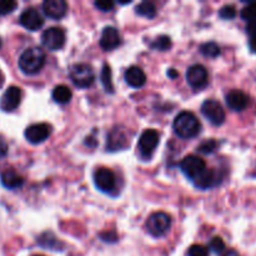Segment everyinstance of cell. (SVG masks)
Returning <instances> with one entry per match:
<instances>
[{"label":"cell","instance_id":"obj_1","mask_svg":"<svg viewBox=\"0 0 256 256\" xmlns=\"http://www.w3.org/2000/svg\"><path fill=\"white\" fill-rule=\"evenodd\" d=\"M175 134L182 139H192L200 132V122L192 112H182L172 122Z\"/></svg>","mask_w":256,"mask_h":256},{"label":"cell","instance_id":"obj_2","mask_svg":"<svg viewBox=\"0 0 256 256\" xmlns=\"http://www.w3.org/2000/svg\"><path fill=\"white\" fill-rule=\"evenodd\" d=\"M45 64V52L38 46L28 48L19 58V68L24 74L34 75L42 69Z\"/></svg>","mask_w":256,"mask_h":256},{"label":"cell","instance_id":"obj_3","mask_svg":"<svg viewBox=\"0 0 256 256\" xmlns=\"http://www.w3.org/2000/svg\"><path fill=\"white\" fill-rule=\"evenodd\" d=\"M70 79L75 86L80 89H86L92 86L95 80L94 72L88 64H75L70 69Z\"/></svg>","mask_w":256,"mask_h":256},{"label":"cell","instance_id":"obj_4","mask_svg":"<svg viewBox=\"0 0 256 256\" xmlns=\"http://www.w3.org/2000/svg\"><path fill=\"white\" fill-rule=\"evenodd\" d=\"M170 226H172V219L166 212H154L150 215L146 220V229L152 236L159 238L162 236L169 232Z\"/></svg>","mask_w":256,"mask_h":256},{"label":"cell","instance_id":"obj_5","mask_svg":"<svg viewBox=\"0 0 256 256\" xmlns=\"http://www.w3.org/2000/svg\"><path fill=\"white\" fill-rule=\"evenodd\" d=\"M65 32L62 28L52 26L44 30L42 34V42L48 50L50 52H56L60 50L65 44Z\"/></svg>","mask_w":256,"mask_h":256},{"label":"cell","instance_id":"obj_6","mask_svg":"<svg viewBox=\"0 0 256 256\" xmlns=\"http://www.w3.org/2000/svg\"><path fill=\"white\" fill-rule=\"evenodd\" d=\"M158 144H159V134L156 130L148 129L140 135L139 142H138V148H139L140 155L145 159L152 156L154 150L156 149Z\"/></svg>","mask_w":256,"mask_h":256},{"label":"cell","instance_id":"obj_7","mask_svg":"<svg viewBox=\"0 0 256 256\" xmlns=\"http://www.w3.org/2000/svg\"><path fill=\"white\" fill-rule=\"evenodd\" d=\"M202 112L214 125H222L225 122V112L216 100H205L202 105Z\"/></svg>","mask_w":256,"mask_h":256},{"label":"cell","instance_id":"obj_8","mask_svg":"<svg viewBox=\"0 0 256 256\" xmlns=\"http://www.w3.org/2000/svg\"><path fill=\"white\" fill-rule=\"evenodd\" d=\"M180 169L188 178L194 180L198 175H200L206 169V164L202 158L196 155H188L180 162Z\"/></svg>","mask_w":256,"mask_h":256},{"label":"cell","instance_id":"obj_9","mask_svg":"<svg viewBox=\"0 0 256 256\" xmlns=\"http://www.w3.org/2000/svg\"><path fill=\"white\" fill-rule=\"evenodd\" d=\"M186 80L189 85L194 89H202L208 85L209 82V74L205 66L200 64L192 65L186 72Z\"/></svg>","mask_w":256,"mask_h":256},{"label":"cell","instance_id":"obj_10","mask_svg":"<svg viewBox=\"0 0 256 256\" xmlns=\"http://www.w3.org/2000/svg\"><path fill=\"white\" fill-rule=\"evenodd\" d=\"M19 22L25 29L30 32H36L44 25V19L35 8H28L20 14Z\"/></svg>","mask_w":256,"mask_h":256},{"label":"cell","instance_id":"obj_11","mask_svg":"<svg viewBox=\"0 0 256 256\" xmlns=\"http://www.w3.org/2000/svg\"><path fill=\"white\" fill-rule=\"evenodd\" d=\"M52 134V129L48 124L40 122V124H32L25 130V139L32 144H40L44 142Z\"/></svg>","mask_w":256,"mask_h":256},{"label":"cell","instance_id":"obj_12","mask_svg":"<svg viewBox=\"0 0 256 256\" xmlns=\"http://www.w3.org/2000/svg\"><path fill=\"white\" fill-rule=\"evenodd\" d=\"M95 186L102 192H110L115 188V175L106 168H100L94 174Z\"/></svg>","mask_w":256,"mask_h":256},{"label":"cell","instance_id":"obj_13","mask_svg":"<svg viewBox=\"0 0 256 256\" xmlns=\"http://www.w3.org/2000/svg\"><path fill=\"white\" fill-rule=\"evenodd\" d=\"M22 102V89L18 86H9L0 99V109L2 112H12Z\"/></svg>","mask_w":256,"mask_h":256},{"label":"cell","instance_id":"obj_14","mask_svg":"<svg viewBox=\"0 0 256 256\" xmlns=\"http://www.w3.org/2000/svg\"><path fill=\"white\" fill-rule=\"evenodd\" d=\"M192 182H194L195 186L199 188V189H212V188L220 184L219 172H216L215 169H205L204 172L200 175H198Z\"/></svg>","mask_w":256,"mask_h":256},{"label":"cell","instance_id":"obj_15","mask_svg":"<svg viewBox=\"0 0 256 256\" xmlns=\"http://www.w3.org/2000/svg\"><path fill=\"white\" fill-rule=\"evenodd\" d=\"M66 10L68 4L64 0H46L42 2V12L50 19H62L66 14Z\"/></svg>","mask_w":256,"mask_h":256},{"label":"cell","instance_id":"obj_16","mask_svg":"<svg viewBox=\"0 0 256 256\" xmlns=\"http://www.w3.org/2000/svg\"><path fill=\"white\" fill-rule=\"evenodd\" d=\"M122 42L120 39V34L118 32L116 28L114 26H106L102 29V36H100V46L106 52L116 49Z\"/></svg>","mask_w":256,"mask_h":256},{"label":"cell","instance_id":"obj_17","mask_svg":"<svg viewBox=\"0 0 256 256\" xmlns=\"http://www.w3.org/2000/svg\"><path fill=\"white\" fill-rule=\"evenodd\" d=\"M228 106L234 112H242L249 105V96L240 90H232L225 96Z\"/></svg>","mask_w":256,"mask_h":256},{"label":"cell","instance_id":"obj_18","mask_svg":"<svg viewBox=\"0 0 256 256\" xmlns=\"http://www.w3.org/2000/svg\"><path fill=\"white\" fill-rule=\"evenodd\" d=\"M129 142H128L126 135L122 130H112L109 135H108L106 142V149L110 152H118V150H122L128 148Z\"/></svg>","mask_w":256,"mask_h":256},{"label":"cell","instance_id":"obj_19","mask_svg":"<svg viewBox=\"0 0 256 256\" xmlns=\"http://www.w3.org/2000/svg\"><path fill=\"white\" fill-rule=\"evenodd\" d=\"M125 82L132 88H142L146 82V75L139 66H130L125 72Z\"/></svg>","mask_w":256,"mask_h":256},{"label":"cell","instance_id":"obj_20","mask_svg":"<svg viewBox=\"0 0 256 256\" xmlns=\"http://www.w3.org/2000/svg\"><path fill=\"white\" fill-rule=\"evenodd\" d=\"M0 180H2V186L6 188V189L9 190L19 189V188H22V184H24L22 176H20L15 170L12 169L2 172V175H0Z\"/></svg>","mask_w":256,"mask_h":256},{"label":"cell","instance_id":"obj_21","mask_svg":"<svg viewBox=\"0 0 256 256\" xmlns=\"http://www.w3.org/2000/svg\"><path fill=\"white\" fill-rule=\"evenodd\" d=\"M72 96V92L70 88L66 85H58L52 90V99L58 102V104H66L70 102Z\"/></svg>","mask_w":256,"mask_h":256},{"label":"cell","instance_id":"obj_22","mask_svg":"<svg viewBox=\"0 0 256 256\" xmlns=\"http://www.w3.org/2000/svg\"><path fill=\"white\" fill-rule=\"evenodd\" d=\"M135 12H136V14H139L140 16L148 18V19H152V18L156 15V6L150 2H142L136 5Z\"/></svg>","mask_w":256,"mask_h":256},{"label":"cell","instance_id":"obj_23","mask_svg":"<svg viewBox=\"0 0 256 256\" xmlns=\"http://www.w3.org/2000/svg\"><path fill=\"white\" fill-rule=\"evenodd\" d=\"M38 242H39V244L42 245V246L49 248V249H54L56 250V252H59V250L62 249V248L59 246L60 245L59 240H58L54 235L50 234V232H45V234H42V236L38 239Z\"/></svg>","mask_w":256,"mask_h":256},{"label":"cell","instance_id":"obj_24","mask_svg":"<svg viewBox=\"0 0 256 256\" xmlns=\"http://www.w3.org/2000/svg\"><path fill=\"white\" fill-rule=\"evenodd\" d=\"M100 78H102V82L104 85L105 90L108 92H114V85H112V69L108 64H105L102 66V74H100Z\"/></svg>","mask_w":256,"mask_h":256},{"label":"cell","instance_id":"obj_25","mask_svg":"<svg viewBox=\"0 0 256 256\" xmlns=\"http://www.w3.org/2000/svg\"><path fill=\"white\" fill-rule=\"evenodd\" d=\"M200 52H202V55L208 58H216L220 55V48L216 42H209L200 46Z\"/></svg>","mask_w":256,"mask_h":256},{"label":"cell","instance_id":"obj_26","mask_svg":"<svg viewBox=\"0 0 256 256\" xmlns=\"http://www.w3.org/2000/svg\"><path fill=\"white\" fill-rule=\"evenodd\" d=\"M152 48L155 50H159V52H165V50L172 48V39L166 35H160L152 42Z\"/></svg>","mask_w":256,"mask_h":256},{"label":"cell","instance_id":"obj_27","mask_svg":"<svg viewBox=\"0 0 256 256\" xmlns=\"http://www.w3.org/2000/svg\"><path fill=\"white\" fill-rule=\"evenodd\" d=\"M242 18L244 20L249 22H254L256 20V2H252L249 4L245 5L242 10Z\"/></svg>","mask_w":256,"mask_h":256},{"label":"cell","instance_id":"obj_28","mask_svg":"<svg viewBox=\"0 0 256 256\" xmlns=\"http://www.w3.org/2000/svg\"><path fill=\"white\" fill-rule=\"evenodd\" d=\"M209 249L215 254H222L225 252V242L220 236H215L210 240Z\"/></svg>","mask_w":256,"mask_h":256},{"label":"cell","instance_id":"obj_29","mask_svg":"<svg viewBox=\"0 0 256 256\" xmlns=\"http://www.w3.org/2000/svg\"><path fill=\"white\" fill-rule=\"evenodd\" d=\"M219 16L222 19L225 20H232L236 16V9H235L234 5H225L220 9L219 12Z\"/></svg>","mask_w":256,"mask_h":256},{"label":"cell","instance_id":"obj_30","mask_svg":"<svg viewBox=\"0 0 256 256\" xmlns=\"http://www.w3.org/2000/svg\"><path fill=\"white\" fill-rule=\"evenodd\" d=\"M188 256H209V250L204 245H192L189 248Z\"/></svg>","mask_w":256,"mask_h":256},{"label":"cell","instance_id":"obj_31","mask_svg":"<svg viewBox=\"0 0 256 256\" xmlns=\"http://www.w3.org/2000/svg\"><path fill=\"white\" fill-rule=\"evenodd\" d=\"M18 4L12 0H2L0 2V15H8L12 12H14Z\"/></svg>","mask_w":256,"mask_h":256},{"label":"cell","instance_id":"obj_32","mask_svg":"<svg viewBox=\"0 0 256 256\" xmlns=\"http://www.w3.org/2000/svg\"><path fill=\"white\" fill-rule=\"evenodd\" d=\"M216 146L218 144L215 140H206V142H202V144L199 145L198 152H202V154H210V152H212L215 149H216Z\"/></svg>","mask_w":256,"mask_h":256},{"label":"cell","instance_id":"obj_33","mask_svg":"<svg viewBox=\"0 0 256 256\" xmlns=\"http://www.w3.org/2000/svg\"><path fill=\"white\" fill-rule=\"evenodd\" d=\"M94 5L99 10L106 12H110V10H112V8H114L115 4L112 2H109V0H106V2H95Z\"/></svg>","mask_w":256,"mask_h":256},{"label":"cell","instance_id":"obj_34","mask_svg":"<svg viewBox=\"0 0 256 256\" xmlns=\"http://www.w3.org/2000/svg\"><path fill=\"white\" fill-rule=\"evenodd\" d=\"M246 32L252 38H256V20H254V22H248Z\"/></svg>","mask_w":256,"mask_h":256},{"label":"cell","instance_id":"obj_35","mask_svg":"<svg viewBox=\"0 0 256 256\" xmlns=\"http://www.w3.org/2000/svg\"><path fill=\"white\" fill-rule=\"evenodd\" d=\"M8 154V144L4 138L0 136V158H4Z\"/></svg>","mask_w":256,"mask_h":256},{"label":"cell","instance_id":"obj_36","mask_svg":"<svg viewBox=\"0 0 256 256\" xmlns=\"http://www.w3.org/2000/svg\"><path fill=\"white\" fill-rule=\"evenodd\" d=\"M249 48L254 54H256V38H250L249 40Z\"/></svg>","mask_w":256,"mask_h":256},{"label":"cell","instance_id":"obj_37","mask_svg":"<svg viewBox=\"0 0 256 256\" xmlns=\"http://www.w3.org/2000/svg\"><path fill=\"white\" fill-rule=\"evenodd\" d=\"M222 256H240V255H239V252H236V250L229 249V250H225V252H222Z\"/></svg>","mask_w":256,"mask_h":256},{"label":"cell","instance_id":"obj_38","mask_svg":"<svg viewBox=\"0 0 256 256\" xmlns=\"http://www.w3.org/2000/svg\"><path fill=\"white\" fill-rule=\"evenodd\" d=\"M168 75H169L170 78H172V79H174V78H176V76H178V72H175L174 69H170L169 72H168Z\"/></svg>","mask_w":256,"mask_h":256},{"label":"cell","instance_id":"obj_39","mask_svg":"<svg viewBox=\"0 0 256 256\" xmlns=\"http://www.w3.org/2000/svg\"><path fill=\"white\" fill-rule=\"evenodd\" d=\"M2 38H0V48H2Z\"/></svg>","mask_w":256,"mask_h":256},{"label":"cell","instance_id":"obj_40","mask_svg":"<svg viewBox=\"0 0 256 256\" xmlns=\"http://www.w3.org/2000/svg\"><path fill=\"white\" fill-rule=\"evenodd\" d=\"M34 256H42V255H34Z\"/></svg>","mask_w":256,"mask_h":256}]
</instances>
